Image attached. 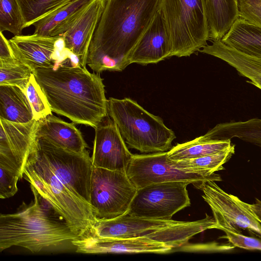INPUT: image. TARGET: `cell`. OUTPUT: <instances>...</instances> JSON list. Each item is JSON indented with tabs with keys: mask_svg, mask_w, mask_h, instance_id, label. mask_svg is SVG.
<instances>
[{
	"mask_svg": "<svg viewBox=\"0 0 261 261\" xmlns=\"http://www.w3.org/2000/svg\"><path fill=\"white\" fill-rule=\"evenodd\" d=\"M160 0H106L87 65L97 73L121 71L159 10Z\"/></svg>",
	"mask_w": 261,
	"mask_h": 261,
	"instance_id": "6da1fadb",
	"label": "cell"
},
{
	"mask_svg": "<svg viewBox=\"0 0 261 261\" xmlns=\"http://www.w3.org/2000/svg\"><path fill=\"white\" fill-rule=\"evenodd\" d=\"M33 72L53 112L94 128L109 115L102 79L86 67L60 66Z\"/></svg>",
	"mask_w": 261,
	"mask_h": 261,
	"instance_id": "7a4b0ae2",
	"label": "cell"
},
{
	"mask_svg": "<svg viewBox=\"0 0 261 261\" xmlns=\"http://www.w3.org/2000/svg\"><path fill=\"white\" fill-rule=\"evenodd\" d=\"M30 187L33 201L23 202L15 213L0 215V252L18 246L36 253L79 237L37 189Z\"/></svg>",
	"mask_w": 261,
	"mask_h": 261,
	"instance_id": "3957f363",
	"label": "cell"
},
{
	"mask_svg": "<svg viewBox=\"0 0 261 261\" xmlns=\"http://www.w3.org/2000/svg\"><path fill=\"white\" fill-rule=\"evenodd\" d=\"M216 224L214 217L207 214L204 219L194 221L140 218L125 214L109 220L94 218L84 234L103 238H146L174 249L186 245L198 233L215 229Z\"/></svg>",
	"mask_w": 261,
	"mask_h": 261,
	"instance_id": "277c9868",
	"label": "cell"
},
{
	"mask_svg": "<svg viewBox=\"0 0 261 261\" xmlns=\"http://www.w3.org/2000/svg\"><path fill=\"white\" fill-rule=\"evenodd\" d=\"M108 114L117 125L128 147L142 153L165 152L176 138L162 118L129 98L108 100Z\"/></svg>",
	"mask_w": 261,
	"mask_h": 261,
	"instance_id": "5b68a950",
	"label": "cell"
},
{
	"mask_svg": "<svg viewBox=\"0 0 261 261\" xmlns=\"http://www.w3.org/2000/svg\"><path fill=\"white\" fill-rule=\"evenodd\" d=\"M23 177L37 189L79 236L88 229L94 220L90 204L72 192L32 147Z\"/></svg>",
	"mask_w": 261,
	"mask_h": 261,
	"instance_id": "8992f818",
	"label": "cell"
},
{
	"mask_svg": "<svg viewBox=\"0 0 261 261\" xmlns=\"http://www.w3.org/2000/svg\"><path fill=\"white\" fill-rule=\"evenodd\" d=\"M159 10L169 32L172 56H190L207 44L205 0H160Z\"/></svg>",
	"mask_w": 261,
	"mask_h": 261,
	"instance_id": "52a82bcc",
	"label": "cell"
},
{
	"mask_svg": "<svg viewBox=\"0 0 261 261\" xmlns=\"http://www.w3.org/2000/svg\"><path fill=\"white\" fill-rule=\"evenodd\" d=\"M32 148L72 192L90 203L93 166L87 149L81 153L72 152L36 136Z\"/></svg>",
	"mask_w": 261,
	"mask_h": 261,
	"instance_id": "ba28073f",
	"label": "cell"
},
{
	"mask_svg": "<svg viewBox=\"0 0 261 261\" xmlns=\"http://www.w3.org/2000/svg\"><path fill=\"white\" fill-rule=\"evenodd\" d=\"M137 191L125 171L93 167L90 204L94 218L109 220L126 214Z\"/></svg>",
	"mask_w": 261,
	"mask_h": 261,
	"instance_id": "9c48e42d",
	"label": "cell"
},
{
	"mask_svg": "<svg viewBox=\"0 0 261 261\" xmlns=\"http://www.w3.org/2000/svg\"><path fill=\"white\" fill-rule=\"evenodd\" d=\"M201 190L204 201L209 205L216 224L215 229L242 233V229L261 238V223L250 204L223 190L214 180L194 184Z\"/></svg>",
	"mask_w": 261,
	"mask_h": 261,
	"instance_id": "30bf717a",
	"label": "cell"
},
{
	"mask_svg": "<svg viewBox=\"0 0 261 261\" xmlns=\"http://www.w3.org/2000/svg\"><path fill=\"white\" fill-rule=\"evenodd\" d=\"M188 181L155 184L137 189L126 214L151 219L170 220L178 211L189 206Z\"/></svg>",
	"mask_w": 261,
	"mask_h": 261,
	"instance_id": "8fae6325",
	"label": "cell"
},
{
	"mask_svg": "<svg viewBox=\"0 0 261 261\" xmlns=\"http://www.w3.org/2000/svg\"><path fill=\"white\" fill-rule=\"evenodd\" d=\"M126 172L137 189L166 182L188 181L194 185L205 180H222L220 175L215 173L205 175L175 168L167 157V151L133 154Z\"/></svg>",
	"mask_w": 261,
	"mask_h": 261,
	"instance_id": "7c38bea8",
	"label": "cell"
},
{
	"mask_svg": "<svg viewBox=\"0 0 261 261\" xmlns=\"http://www.w3.org/2000/svg\"><path fill=\"white\" fill-rule=\"evenodd\" d=\"M9 40L16 58L33 72L37 68L80 65L77 58L65 49L60 37L34 33L16 35Z\"/></svg>",
	"mask_w": 261,
	"mask_h": 261,
	"instance_id": "4fadbf2b",
	"label": "cell"
},
{
	"mask_svg": "<svg viewBox=\"0 0 261 261\" xmlns=\"http://www.w3.org/2000/svg\"><path fill=\"white\" fill-rule=\"evenodd\" d=\"M95 132L93 167L126 172L133 154L116 124L108 115L95 128Z\"/></svg>",
	"mask_w": 261,
	"mask_h": 261,
	"instance_id": "5bb4252c",
	"label": "cell"
},
{
	"mask_svg": "<svg viewBox=\"0 0 261 261\" xmlns=\"http://www.w3.org/2000/svg\"><path fill=\"white\" fill-rule=\"evenodd\" d=\"M37 121L16 123L0 118V161L23 173L35 137Z\"/></svg>",
	"mask_w": 261,
	"mask_h": 261,
	"instance_id": "9a60e30c",
	"label": "cell"
},
{
	"mask_svg": "<svg viewBox=\"0 0 261 261\" xmlns=\"http://www.w3.org/2000/svg\"><path fill=\"white\" fill-rule=\"evenodd\" d=\"M79 253L87 254L155 253L170 252L173 248L146 238H103L83 234L72 240Z\"/></svg>",
	"mask_w": 261,
	"mask_h": 261,
	"instance_id": "2e32d148",
	"label": "cell"
},
{
	"mask_svg": "<svg viewBox=\"0 0 261 261\" xmlns=\"http://www.w3.org/2000/svg\"><path fill=\"white\" fill-rule=\"evenodd\" d=\"M106 0H93L74 24L61 37L64 47L86 67L89 46Z\"/></svg>",
	"mask_w": 261,
	"mask_h": 261,
	"instance_id": "e0dca14e",
	"label": "cell"
},
{
	"mask_svg": "<svg viewBox=\"0 0 261 261\" xmlns=\"http://www.w3.org/2000/svg\"><path fill=\"white\" fill-rule=\"evenodd\" d=\"M172 53L169 32L163 16L158 10L132 53L128 63L144 65L157 63L171 57Z\"/></svg>",
	"mask_w": 261,
	"mask_h": 261,
	"instance_id": "ac0fdd59",
	"label": "cell"
},
{
	"mask_svg": "<svg viewBox=\"0 0 261 261\" xmlns=\"http://www.w3.org/2000/svg\"><path fill=\"white\" fill-rule=\"evenodd\" d=\"M35 136L74 152H82L88 147L81 132L73 123L65 122L53 114L37 121Z\"/></svg>",
	"mask_w": 261,
	"mask_h": 261,
	"instance_id": "d6986e66",
	"label": "cell"
},
{
	"mask_svg": "<svg viewBox=\"0 0 261 261\" xmlns=\"http://www.w3.org/2000/svg\"><path fill=\"white\" fill-rule=\"evenodd\" d=\"M199 51L217 57L235 68L247 82L261 90V57L249 55L230 47L221 40H212Z\"/></svg>",
	"mask_w": 261,
	"mask_h": 261,
	"instance_id": "ffe728a7",
	"label": "cell"
},
{
	"mask_svg": "<svg viewBox=\"0 0 261 261\" xmlns=\"http://www.w3.org/2000/svg\"><path fill=\"white\" fill-rule=\"evenodd\" d=\"M93 0H70L35 21L34 33L61 37L77 20Z\"/></svg>",
	"mask_w": 261,
	"mask_h": 261,
	"instance_id": "44dd1931",
	"label": "cell"
},
{
	"mask_svg": "<svg viewBox=\"0 0 261 261\" xmlns=\"http://www.w3.org/2000/svg\"><path fill=\"white\" fill-rule=\"evenodd\" d=\"M209 40H221L239 18L238 0H205Z\"/></svg>",
	"mask_w": 261,
	"mask_h": 261,
	"instance_id": "7402d4cb",
	"label": "cell"
},
{
	"mask_svg": "<svg viewBox=\"0 0 261 261\" xmlns=\"http://www.w3.org/2000/svg\"><path fill=\"white\" fill-rule=\"evenodd\" d=\"M0 118L16 123L34 119L27 94L19 87L0 85Z\"/></svg>",
	"mask_w": 261,
	"mask_h": 261,
	"instance_id": "603a6c76",
	"label": "cell"
},
{
	"mask_svg": "<svg viewBox=\"0 0 261 261\" xmlns=\"http://www.w3.org/2000/svg\"><path fill=\"white\" fill-rule=\"evenodd\" d=\"M203 137L209 139L239 138L261 148V119L252 118L246 121H234L216 124Z\"/></svg>",
	"mask_w": 261,
	"mask_h": 261,
	"instance_id": "cb8c5ba5",
	"label": "cell"
},
{
	"mask_svg": "<svg viewBox=\"0 0 261 261\" xmlns=\"http://www.w3.org/2000/svg\"><path fill=\"white\" fill-rule=\"evenodd\" d=\"M221 41L243 53L261 57V28L240 18Z\"/></svg>",
	"mask_w": 261,
	"mask_h": 261,
	"instance_id": "d4e9b609",
	"label": "cell"
},
{
	"mask_svg": "<svg viewBox=\"0 0 261 261\" xmlns=\"http://www.w3.org/2000/svg\"><path fill=\"white\" fill-rule=\"evenodd\" d=\"M231 144L230 139H209L203 136L184 143L177 144L167 151L172 161L196 158L217 153Z\"/></svg>",
	"mask_w": 261,
	"mask_h": 261,
	"instance_id": "484cf974",
	"label": "cell"
},
{
	"mask_svg": "<svg viewBox=\"0 0 261 261\" xmlns=\"http://www.w3.org/2000/svg\"><path fill=\"white\" fill-rule=\"evenodd\" d=\"M234 152L235 145L231 143L226 148L212 154L178 161L169 160L171 165L179 170L210 175L216 171L225 169L223 165L230 160Z\"/></svg>",
	"mask_w": 261,
	"mask_h": 261,
	"instance_id": "4316f807",
	"label": "cell"
},
{
	"mask_svg": "<svg viewBox=\"0 0 261 261\" xmlns=\"http://www.w3.org/2000/svg\"><path fill=\"white\" fill-rule=\"evenodd\" d=\"M33 74L29 66L17 59L10 61H0V85L16 86L25 93Z\"/></svg>",
	"mask_w": 261,
	"mask_h": 261,
	"instance_id": "83f0119b",
	"label": "cell"
},
{
	"mask_svg": "<svg viewBox=\"0 0 261 261\" xmlns=\"http://www.w3.org/2000/svg\"><path fill=\"white\" fill-rule=\"evenodd\" d=\"M70 0H18L25 28L59 8Z\"/></svg>",
	"mask_w": 261,
	"mask_h": 261,
	"instance_id": "f1b7e54d",
	"label": "cell"
},
{
	"mask_svg": "<svg viewBox=\"0 0 261 261\" xmlns=\"http://www.w3.org/2000/svg\"><path fill=\"white\" fill-rule=\"evenodd\" d=\"M24 21L18 0H0V32L21 35Z\"/></svg>",
	"mask_w": 261,
	"mask_h": 261,
	"instance_id": "f546056e",
	"label": "cell"
},
{
	"mask_svg": "<svg viewBox=\"0 0 261 261\" xmlns=\"http://www.w3.org/2000/svg\"><path fill=\"white\" fill-rule=\"evenodd\" d=\"M25 93L31 106L34 119L38 121L52 114L46 97L33 74L27 86Z\"/></svg>",
	"mask_w": 261,
	"mask_h": 261,
	"instance_id": "4dcf8cb0",
	"label": "cell"
},
{
	"mask_svg": "<svg viewBox=\"0 0 261 261\" xmlns=\"http://www.w3.org/2000/svg\"><path fill=\"white\" fill-rule=\"evenodd\" d=\"M0 198L13 196L17 192V181L23 173L11 165L0 162Z\"/></svg>",
	"mask_w": 261,
	"mask_h": 261,
	"instance_id": "1f68e13d",
	"label": "cell"
},
{
	"mask_svg": "<svg viewBox=\"0 0 261 261\" xmlns=\"http://www.w3.org/2000/svg\"><path fill=\"white\" fill-rule=\"evenodd\" d=\"M239 18L261 28V0H238Z\"/></svg>",
	"mask_w": 261,
	"mask_h": 261,
	"instance_id": "d6a6232c",
	"label": "cell"
},
{
	"mask_svg": "<svg viewBox=\"0 0 261 261\" xmlns=\"http://www.w3.org/2000/svg\"><path fill=\"white\" fill-rule=\"evenodd\" d=\"M225 235L219 239H226L235 247L250 250L261 251V240L255 238L247 237L242 233H237L228 230H224Z\"/></svg>",
	"mask_w": 261,
	"mask_h": 261,
	"instance_id": "836d02e7",
	"label": "cell"
},
{
	"mask_svg": "<svg viewBox=\"0 0 261 261\" xmlns=\"http://www.w3.org/2000/svg\"><path fill=\"white\" fill-rule=\"evenodd\" d=\"M15 59L9 40L0 32V61H10Z\"/></svg>",
	"mask_w": 261,
	"mask_h": 261,
	"instance_id": "e575fe53",
	"label": "cell"
},
{
	"mask_svg": "<svg viewBox=\"0 0 261 261\" xmlns=\"http://www.w3.org/2000/svg\"><path fill=\"white\" fill-rule=\"evenodd\" d=\"M250 206L256 217L261 223V200L256 198L255 202L250 204Z\"/></svg>",
	"mask_w": 261,
	"mask_h": 261,
	"instance_id": "d590c367",
	"label": "cell"
}]
</instances>
